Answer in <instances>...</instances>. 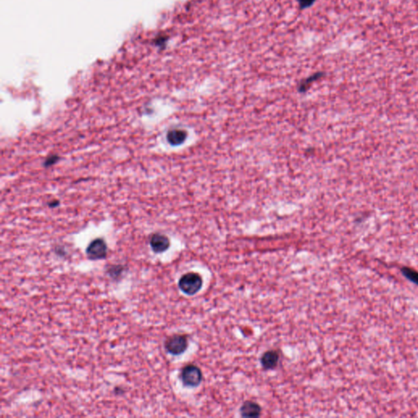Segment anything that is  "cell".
Here are the masks:
<instances>
[{"label":"cell","instance_id":"cell-7","mask_svg":"<svg viewBox=\"0 0 418 418\" xmlns=\"http://www.w3.org/2000/svg\"><path fill=\"white\" fill-rule=\"evenodd\" d=\"M187 137V133L185 131L182 129H172L168 132L167 134V139L168 142L170 143L172 146H179L182 144L183 142H185Z\"/></svg>","mask_w":418,"mask_h":418},{"label":"cell","instance_id":"cell-3","mask_svg":"<svg viewBox=\"0 0 418 418\" xmlns=\"http://www.w3.org/2000/svg\"><path fill=\"white\" fill-rule=\"evenodd\" d=\"M187 339L182 335H173L165 342V348L173 356H180L187 349Z\"/></svg>","mask_w":418,"mask_h":418},{"label":"cell","instance_id":"cell-4","mask_svg":"<svg viewBox=\"0 0 418 418\" xmlns=\"http://www.w3.org/2000/svg\"><path fill=\"white\" fill-rule=\"evenodd\" d=\"M87 256L92 261L106 258L107 245L102 239H96L91 241L86 250Z\"/></svg>","mask_w":418,"mask_h":418},{"label":"cell","instance_id":"cell-6","mask_svg":"<svg viewBox=\"0 0 418 418\" xmlns=\"http://www.w3.org/2000/svg\"><path fill=\"white\" fill-rule=\"evenodd\" d=\"M261 407L253 402L247 401L241 407L240 413L244 418H257L261 415Z\"/></svg>","mask_w":418,"mask_h":418},{"label":"cell","instance_id":"cell-2","mask_svg":"<svg viewBox=\"0 0 418 418\" xmlns=\"http://www.w3.org/2000/svg\"><path fill=\"white\" fill-rule=\"evenodd\" d=\"M180 377L184 385L189 387H198L203 378L201 370L195 365L185 366L182 369Z\"/></svg>","mask_w":418,"mask_h":418},{"label":"cell","instance_id":"cell-8","mask_svg":"<svg viewBox=\"0 0 418 418\" xmlns=\"http://www.w3.org/2000/svg\"><path fill=\"white\" fill-rule=\"evenodd\" d=\"M279 361V355L276 351H267L262 356L261 362L266 369H272L275 368Z\"/></svg>","mask_w":418,"mask_h":418},{"label":"cell","instance_id":"cell-12","mask_svg":"<svg viewBox=\"0 0 418 418\" xmlns=\"http://www.w3.org/2000/svg\"><path fill=\"white\" fill-rule=\"evenodd\" d=\"M314 1L315 0H299V2H300V7L305 8V7H309L312 4Z\"/></svg>","mask_w":418,"mask_h":418},{"label":"cell","instance_id":"cell-11","mask_svg":"<svg viewBox=\"0 0 418 418\" xmlns=\"http://www.w3.org/2000/svg\"><path fill=\"white\" fill-rule=\"evenodd\" d=\"M58 157L57 156V155H52V156H50L49 158L46 159L44 165H45V166H51V165H53V164H55L56 162L58 161Z\"/></svg>","mask_w":418,"mask_h":418},{"label":"cell","instance_id":"cell-1","mask_svg":"<svg viewBox=\"0 0 418 418\" xmlns=\"http://www.w3.org/2000/svg\"><path fill=\"white\" fill-rule=\"evenodd\" d=\"M178 285L185 294L195 295L202 288V278L196 273H187L180 278Z\"/></svg>","mask_w":418,"mask_h":418},{"label":"cell","instance_id":"cell-9","mask_svg":"<svg viewBox=\"0 0 418 418\" xmlns=\"http://www.w3.org/2000/svg\"><path fill=\"white\" fill-rule=\"evenodd\" d=\"M402 273L407 279L410 281L418 285V272L414 269H410L409 267H403L401 269Z\"/></svg>","mask_w":418,"mask_h":418},{"label":"cell","instance_id":"cell-5","mask_svg":"<svg viewBox=\"0 0 418 418\" xmlns=\"http://www.w3.org/2000/svg\"><path fill=\"white\" fill-rule=\"evenodd\" d=\"M150 247L156 253H161L168 250L170 246V241L167 236L162 234H154L150 239Z\"/></svg>","mask_w":418,"mask_h":418},{"label":"cell","instance_id":"cell-10","mask_svg":"<svg viewBox=\"0 0 418 418\" xmlns=\"http://www.w3.org/2000/svg\"><path fill=\"white\" fill-rule=\"evenodd\" d=\"M319 76H320V75H314V76H312V77L309 78L307 80H305V82H303L302 84H300V88H299V89H300V91H305V90H306V89L309 88V85H310V84L312 83V81H314V80H317L318 78H319Z\"/></svg>","mask_w":418,"mask_h":418}]
</instances>
